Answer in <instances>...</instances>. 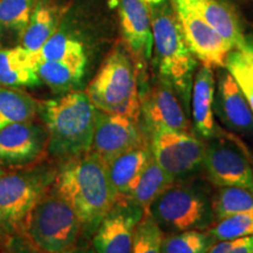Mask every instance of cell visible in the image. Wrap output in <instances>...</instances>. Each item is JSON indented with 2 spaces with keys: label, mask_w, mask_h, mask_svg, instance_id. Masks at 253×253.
<instances>
[{
  "label": "cell",
  "mask_w": 253,
  "mask_h": 253,
  "mask_svg": "<svg viewBox=\"0 0 253 253\" xmlns=\"http://www.w3.org/2000/svg\"><path fill=\"white\" fill-rule=\"evenodd\" d=\"M53 188L72 205L87 233H94L115 205L107 163L91 151L63 162Z\"/></svg>",
  "instance_id": "obj_1"
},
{
  "label": "cell",
  "mask_w": 253,
  "mask_h": 253,
  "mask_svg": "<svg viewBox=\"0 0 253 253\" xmlns=\"http://www.w3.org/2000/svg\"><path fill=\"white\" fill-rule=\"evenodd\" d=\"M47 131V153L66 161L89 153L93 142L96 108L86 91H72L40 103Z\"/></svg>",
  "instance_id": "obj_2"
},
{
  "label": "cell",
  "mask_w": 253,
  "mask_h": 253,
  "mask_svg": "<svg viewBox=\"0 0 253 253\" xmlns=\"http://www.w3.org/2000/svg\"><path fill=\"white\" fill-rule=\"evenodd\" d=\"M148 7L153 30L155 65L160 77L169 81L188 104L196 59L186 42L178 15L170 0L148 5Z\"/></svg>",
  "instance_id": "obj_3"
},
{
  "label": "cell",
  "mask_w": 253,
  "mask_h": 253,
  "mask_svg": "<svg viewBox=\"0 0 253 253\" xmlns=\"http://www.w3.org/2000/svg\"><path fill=\"white\" fill-rule=\"evenodd\" d=\"M138 74L126 46L118 43L88 84L86 94L97 110L130 118L141 115Z\"/></svg>",
  "instance_id": "obj_4"
},
{
  "label": "cell",
  "mask_w": 253,
  "mask_h": 253,
  "mask_svg": "<svg viewBox=\"0 0 253 253\" xmlns=\"http://www.w3.org/2000/svg\"><path fill=\"white\" fill-rule=\"evenodd\" d=\"M81 231L72 205L54 188H48L31 210L20 235L38 252L63 253L74 248Z\"/></svg>",
  "instance_id": "obj_5"
},
{
  "label": "cell",
  "mask_w": 253,
  "mask_h": 253,
  "mask_svg": "<svg viewBox=\"0 0 253 253\" xmlns=\"http://www.w3.org/2000/svg\"><path fill=\"white\" fill-rule=\"evenodd\" d=\"M149 213L160 227L173 232L202 229L213 216L211 202L201 186L176 181L154 202Z\"/></svg>",
  "instance_id": "obj_6"
},
{
  "label": "cell",
  "mask_w": 253,
  "mask_h": 253,
  "mask_svg": "<svg viewBox=\"0 0 253 253\" xmlns=\"http://www.w3.org/2000/svg\"><path fill=\"white\" fill-rule=\"evenodd\" d=\"M149 135L154 160L176 181L203 167L205 144L191 131L157 128Z\"/></svg>",
  "instance_id": "obj_7"
},
{
  "label": "cell",
  "mask_w": 253,
  "mask_h": 253,
  "mask_svg": "<svg viewBox=\"0 0 253 253\" xmlns=\"http://www.w3.org/2000/svg\"><path fill=\"white\" fill-rule=\"evenodd\" d=\"M48 177L9 172L0 176V225L21 233L28 214L48 189Z\"/></svg>",
  "instance_id": "obj_8"
},
{
  "label": "cell",
  "mask_w": 253,
  "mask_h": 253,
  "mask_svg": "<svg viewBox=\"0 0 253 253\" xmlns=\"http://www.w3.org/2000/svg\"><path fill=\"white\" fill-rule=\"evenodd\" d=\"M189 48L209 67H224L233 47L223 39L185 0H172Z\"/></svg>",
  "instance_id": "obj_9"
},
{
  "label": "cell",
  "mask_w": 253,
  "mask_h": 253,
  "mask_svg": "<svg viewBox=\"0 0 253 253\" xmlns=\"http://www.w3.org/2000/svg\"><path fill=\"white\" fill-rule=\"evenodd\" d=\"M243 151L221 141L205 145L203 167L209 181L219 188L237 186L253 192V166L245 148Z\"/></svg>",
  "instance_id": "obj_10"
},
{
  "label": "cell",
  "mask_w": 253,
  "mask_h": 253,
  "mask_svg": "<svg viewBox=\"0 0 253 253\" xmlns=\"http://www.w3.org/2000/svg\"><path fill=\"white\" fill-rule=\"evenodd\" d=\"M140 103L148 131L157 128L190 131L191 126L178 94L166 79L160 77L153 86L145 87L140 94Z\"/></svg>",
  "instance_id": "obj_11"
},
{
  "label": "cell",
  "mask_w": 253,
  "mask_h": 253,
  "mask_svg": "<svg viewBox=\"0 0 253 253\" xmlns=\"http://www.w3.org/2000/svg\"><path fill=\"white\" fill-rule=\"evenodd\" d=\"M143 142L145 140L138 128V122L119 114L96 109L90 151L104 162L108 163L114 157Z\"/></svg>",
  "instance_id": "obj_12"
},
{
  "label": "cell",
  "mask_w": 253,
  "mask_h": 253,
  "mask_svg": "<svg viewBox=\"0 0 253 253\" xmlns=\"http://www.w3.org/2000/svg\"><path fill=\"white\" fill-rule=\"evenodd\" d=\"M143 210L130 202L115 203L95 231V253H131L134 233Z\"/></svg>",
  "instance_id": "obj_13"
},
{
  "label": "cell",
  "mask_w": 253,
  "mask_h": 253,
  "mask_svg": "<svg viewBox=\"0 0 253 253\" xmlns=\"http://www.w3.org/2000/svg\"><path fill=\"white\" fill-rule=\"evenodd\" d=\"M47 153L45 126L33 121L14 123L0 130V163L23 167Z\"/></svg>",
  "instance_id": "obj_14"
},
{
  "label": "cell",
  "mask_w": 253,
  "mask_h": 253,
  "mask_svg": "<svg viewBox=\"0 0 253 253\" xmlns=\"http://www.w3.org/2000/svg\"><path fill=\"white\" fill-rule=\"evenodd\" d=\"M126 46L137 62V71L153 55L150 11L143 0H118Z\"/></svg>",
  "instance_id": "obj_15"
},
{
  "label": "cell",
  "mask_w": 253,
  "mask_h": 253,
  "mask_svg": "<svg viewBox=\"0 0 253 253\" xmlns=\"http://www.w3.org/2000/svg\"><path fill=\"white\" fill-rule=\"evenodd\" d=\"M153 157L147 141L114 157L107 163V171L115 203L128 202L136 181Z\"/></svg>",
  "instance_id": "obj_16"
},
{
  "label": "cell",
  "mask_w": 253,
  "mask_h": 253,
  "mask_svg": "<svg viewBox=\"0 0 253 253\" xmlns=\"http://www.w3.org/2000/svg\"><path fill=\"white\" fill-rule=\"evenodd\" d=\"M36 53L23 46L0 48V86L20 88L41 84L37 74Z\"/></svg>",
  "instance_id": "obj_17"
},
{
  "label": "cell",
  "mask_w": 253,
  "mask_h": 253,
  "mask_svg": "<svg viewBox=\"0 0 253 253\" xmlns=\"http://www.w3.org/2000/svg\"><path fill=\"white\" fill-rule=\"evenodd\" d=\"M185 1L223 39H225L233 47V49H248V41L243 34L238 18L232 8L218 0H185Z\"/></svg>",
  "instance_id": "obj_18"
},
{
  "label": "cell",
  "mask_w": 253,
  "mask_h": 253,
  "mask_svg": "<svg viewBox=\"0 0 253 253\" xmlns=\"http://www.w3.org/2000/svg\"><path fill=\"white\" fill-rule=\"evenodd\" d=\"M219 110L224 121L233 130L253 132V112L229 72L219 82Z\"/></svg>",
  "instance_id": "obj_19"
},
{
  "label": "cell",
  "mask_w": 253,
  "mask_h": 253,
  "mask_svg": "<svg viewBox=\"0 0 253 253\" xmlns=\"http://www.w3.org/2000/svg\"><path fill=\"white\" fill-rule=\"evenodd\" d=\"M214 77L212 68L202 66L192 84V119L196 130L202 137L211 138L214 135L213 119Z\"/></svg>",
  "instance_id": "obj_20"
},
{
  "label": "cell",
  "mask_w": 253,
  "mask_h": 253,
  "mask_svg": "<svg viewBox=\"0 0 253 253\" xmlns=\"http://www.w3.org/2000/svg\"><path fill=\"white\" fill-rule=\"evenodd\" d=\"M175 181L176 179L151 157L136 181L128 202L142 209L144 213H149V209L154 202Z\"/></svg>",
  "instance_id": "obj_21"
},
{
  "label": "cell",
  "mask_w": 253,
  "mask_h": 253,
  "mask_svg": "<svg viewBox=\"0 0 253 253\" xmlns=\"http://www.w3.org/2000/svg\"><path fill=\"white\" fill-rule=\"evenodd\" d=\"M86 55L40 62L37 74L41 84L55 91H65L80 84L86 68Z\"/></svg>",
  "instance_id": "obj_22"
},
{
  "label": "cell",
  "mask_w": 253,
  "mask_h": 253,
  "mask_svg": "<svg viewBox=\"0 0 253 253\" xmlns=\"http://www.w3.org/2000/svg\"><path fill=\"white\" fill-rule=\"evenodd\" d=\"M62 9L47 1L40 2L32 11L30 23L21 39V46L36 53L59 30Z\"/></svg>",
  "instance_id": "obj_23"
},
{
  "label": "cell",
  "mask_w": 253,
  "mask_h": 253,
  "mask_svg": "<svg viewBox=\"0 0 253 253\" xmlns=\"http://www.w3.org/2000/svg\"><path fill=\"white\" fill-rule=\"evenodd\" d=\"M40 102L19 88L0 86V130L14 123L33 121Z\"/></svg>",
  "instance_id": "obj_24"
},
{
  "label": "cell",
  "mask_w": 253,
  "mask_h": 253,
  "mask_svg": "<svg viewBox=\"0 0 253 253\" xmlns=\"http://www.w3.org/2000/svg\"><path fill=\"white\" fill-rule=\"evenodd\" d=\"M33 0H0V45L21 42L30 23Z\"/></svg>",
  "instance_id": "obj_25"
},
{
  "label": "cell",
  "mask_w": 253,
  "mask_h": 253,
  "mask_svg": "<svg viewBox=\"0 0 253 253\" xmlns=\"http://www.w3.org/2000/svg\"><path fill=\"white\" fill-rule=\"evenodd\" d=\"M253 210V192L237 186H223L211 201V211L217 220Z\"/></svg>",
  "instance_id": "obj_26"
},
{
  "label": "cell",
  "mask_w": 253,
  "mask_h": 253,
  "mask_svg": "<svg viewBox=\"0 0 253 253\" xmlns=\"http://www.w3.org/2000/svg\"><path fill=\"white\" fill-rule=\"evenodd\" d=\"M214 242L209 232L186 230L163 237L162 253H207Z\"/></svg>",
  "instance_id": "obj_27"
},
{
  "label": "cell",
  "mask_w": 253,
  "mask_h": 253,
  "mask_svg": "<svg viewBox=\"0 0 253 253\" xmlns=\"http://www.w3.org/2000/svg\"><path fill=\"white\" fill-rule=\"evenodd\" d=\"M224 67L235 79L253 112V55L248 49L231 50Z\"/></svg>",
  "instance_id": "obj_28"
},
{
  "label": "cell",
  "mask_w": 253,
  "mask_h": 253,
  "mask_svg": "<svg viewBox=\"0 0 253 253\" xmlns=\"http://www.w3.org/2000/svg\"><path fill=\"white\" fill-rule=\"evenodd\" d=\"M84 55V45L63 31H56L36 52L38 63Z\"/></svg>",
  "instance_id": "obj_29"
},
{
  "label": "cell",
  "mask_w": 253,
  "mask_h": 253,
  "mask_svg": "<svg viewBox=\"0 0 253 253\" xmlns=\"http://www.w3.org/2000/svg\"><path fill=\"white\" fill-rule=\"evenodd\" d=\"M163 232L150 213H144L134 233L131 253H162Z\"/></svg>",
  "instance_id": "obj_30"
},
{
  "label": "cell",
  "mask_w": 253,
  "mask_h": 253,
  "mask_svg": "<svg viewBox=\"0 0 253 253\" xmlns=\"http://www.w3.org/2000/svg\"><path fill=\"white\" fill-rule=\"evenodd\" d=\"M214 240H227L253 236V210L218 220L209 231Z\"/></svg>",
  "instance_id": "obj_31"
},
{
  "label": "cell",
  "mask_w": 253,
  "mask_h": 253,
  "mask_svg": "<svg viewBox=\"0 0 253 253\" xmlns=\"http://www.w3.org/2000/svg\"><path fill=\"white\" fill-rule=\"evenodd\" d=\"M207 253H253V236L218 240Z\"/></svg>",
  "instance_id": "obj_32"
},
{
  "label": "cell",
  "mask_w": 253,
  "mask_h": 253,
  "mask_svg": "<svg viewBox=\"0 0 253 253\" xmlns=\"http://www.w3.org/2000/svg\"><path fill=\"white\" fill-rule=\"evenodd\" d=\"M4 253H40L28 245L25 239H12L6 246Z\"/></svg>",
  "instance_id": "obj_33"
},
{
  "label": "cell",
  "mask_w": 253,
  "mask_h": 253,
  "mask_svg": "<svg viewBox=\"0 0 253 253\" xmlns=\"http://www.w3.org/2000/svg\"><path fill=\"white\" fill-rule=\"evenodd\" d=\"M63 253H95V251H94V249H90V248H82V249L73 248Z\"/></svg>",
  "instance_id": "obj_34"
},
{
  "label": "cell",
  "mask_w": 253,
  "mask_h": 253,
  "mask_svg": "<svg viewBox=\"0 0 253 253\" xmlns=\"http://www.w3.org/2000/svg\"><path fill=\"white\" fill-rule=\"evenodd\" d=\"M144 2H147L148 5H153V4H158V2L163 1V0H143Z\"/></svg>",
  "instance_id": "obj_35"
},
{
  "label": "cell",
  "mask_w": 253,
  "mask_h": 253,
  "mask_svg": "<svg viewBox=\"0 0 253 253\" xmlns=\"http://www.w3.org/2000/svg\"><path fill=\"white\" fill-rule=\"evenodd\" d=\"M248 50L253 55V42H248Z\"/></svg>",
  "instance_id": "obj_36"
},
{
  "label": "cell",
  "mask_w": 253,
  "mask_h": 253,
  "mask_svg": "<svg viewBox=\"0 0 253 253\" xmlns=\"http://www.w3.org/2000/svg\"><path fill=\"white\" fill-rule=\"evenodd\" d=\"M2 173H4V171H2V170H1V168H0V176H1Z\"/></svg>",
  "instance_id": "obj_37"
},
{
  "label": "cell",
  "mask_w": 253,
  "mask_h": 253,
  "mask_svg": "<svg viewBox=\"0 0 253 253\" xmlns=\"http://www.w3.org/2000/svg\"><path fill=\"white\" fill-rule=\"evenodd\" d=\"M250 160H251V162H252V166H253V160H252V158H250Z\"/></svg>",
  "instance_id": "obj_38"
}]
</instances>
